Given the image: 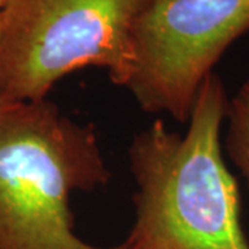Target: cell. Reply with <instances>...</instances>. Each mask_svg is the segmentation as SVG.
<instances>
[{
    "label": "cell",
    "mask_w": 249,
    "mask_h": 249,
    "mask_svg": "<svg viewBox=\"0 0 249 249\" xmlns=\"http://www.w3.org/2000/svg\"><path fill=\"white\" fill-rule=\"evenodd\" d=\"M4 1H6V0H0V10L3 9V6H4Z\"/></svg>",
    "instance_id": "cell-6"
},
{
    "label": "cell",
    "mask_w": 249,
    "mask_h": 249,
    "mask_svg": "<svg viewBox=\"0 0 249 249\" xmlns=\"http://www.w3.org/2000/svg\"><path fill=\"white\" fill-rule=\"evenodd\" d=\"M229 97L212 72L198 91L184 134L160 119L127 147L136 183L127 249H249L237 180L222 152Z\"/></svg>",
    "instance_id": "cell-1"
},
{
    "label": "cell",
    "mask_w": 249,
    "mask_h": 249,
    "mask_svg": "<svg viewBox=\"0 0 249 249\" xmlns=\"http://www.w3.org/2000/svg\"><path fill=\"white\" fill-rule=\"evenodd\" d=\"M109 178L93 124L47 98L0 104V249H127L75 232L71 196Z\"/></svg>",
    "instance_id": "cell-2"
},
{
    "label": "cell",
    "mask_w": 249,
    "mask_h": 249,
    "mask_svg": "<svg viewBox=\"0 0 249 249\" xmlns=\"http://www.w3.org/2000/svg\"><path fill=\"white\" fill-rule=\"evenodd\" d=\"M249 31V0H151L134 29L124 89L145 114L187 124L205 79Z\"/></svg>",
    "instance_id": "cell-4"
},
{
    "label": "cell",
    "mask_w": 249,
    "mask_h": 249,
    "mask_svg": "<svg viewBox=\"0 0 249 249\" xmlns=\"http://www.w3.org/2000/svg\"><path fill=\"white\" fill-rule=\"evenodd\" d=\"M151 0H6L0 10V104L45 100L88 67L124 88L134 29Z\"/></svg>",
    "instance_id": "cell-3"
},
{
    "label": "cell",
    "mask_w": 249,
    "mask_h": 249,
    "mask_svg": "<svg viewBox=\"0 0 249 249\" xmlns=\"http://www.w3.org/2000/svg\"><path fill=\"white\" fill-rule=\"evenodd\" d=\"M226 150L249 188V79L229 98Z\"/></svg>",
    "instance_id": "cell-5"
}]
</instances>
